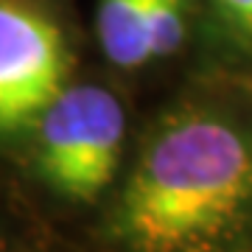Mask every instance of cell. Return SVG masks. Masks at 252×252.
Listing matches in <instances>:
<instances>
[{
	"mask_svg": "<svg viewBox=\"0 0 252 252\" xmlns=\"http://www.w3.org/2000/svg\"><path fill=\"white\" fill-rule=\"evenodd\" d=\"M109 241L118 252H252V90L202 87L154 121Z\"/></svg>",
	"mask_w": 252,
	"mask_h": 252,
	"instance_id": "obj_1",
	"label": "cell"
},
{
	"mask_svg": "<svg viewBox=\"0 0 252 252\" xmlns=\"http://www.w3.org/2000/svg\"><path fill=\"white\" fill-rule=\"evenodd\" d=\"M31 129L36 132V171L54 193L87 202L115 180L126 140V109L109 87L67 81Z\"/></svg>",
	"mask_w": 252,
	"mask_h": 252,
	"instance_id": "obj_2",
	"label": "cell"
},
{
	"mask_svg": "<svg viewBox=\"0 0 252 252\" xmlns=\"http://www.w3.org/2000/svg\"><path fill=\"white\" fill-rule=\"evenodd\" d=\"M67 42L36 0H0V137L31 129L67 84Z\"/></svg>",
	"mask_w": 252,
	"mask_h": 252,
	"instance_id": "obj_3",
	"label": "cell"
},
{
	"mask_svg": "<svg viewBox=\"0 0 252 252\" xmlns=\"http://www.w3.org/2000/svg\"><path fill=\"white\" fill-rule=\"evenodd\" d=\"M95 34L112 64L124 70L149 64V0H98Z\"/></svg>",
	"mask_w": 252,
	"mask_h": 252,
	"instance_id": "obj_4",
	"label": "cell"
},
{
	"mask_svg": "<svg viewBox=\"0 0 252 252\" xmlns=\"http://www.w3.org/2000/svg\"><path fill=\"white\" fill-rule=\"evenodd\" d=\"M207 11L221 48L252 67V0H207Z\"/></svg>",
	"mask_w": 252,
	"mask_h": 252,
	"instance_id": "obj_5",
	"label": "cell"
},
{
	"mask_svg": "<svg viewBox=\"0 0 252 252\" xmlns=\"http://www.w3.org/2000/svg\"><path fill=\"white\" fill-rule=\"evenodd\" d=\"M188 31V0H149V51L152 62L177 54Z\"/></svg>",
	"mask_w": 252,
	"mask_h": 252,
	"instance_id": "obj_6",
	"label": "cell"
}]
</instances>
